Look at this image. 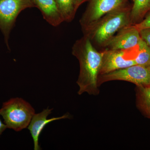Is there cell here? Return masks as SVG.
<instances>
[{
  "instance_id": "cell-11",
  "label": "cell",
  "mask_w": 150,
  "mask_h": 150,
  "mask_svg": "<svg viewBox=\"0 0 150 150\" xmlns=\"http://www.w3.org/2000/svg\"><path fill=\"white\" fill-rule=\"evenodd\" d=\"M130 13L131 25L139 23L150 11V0H133Z\"/></svg>"
},
{
  "instance_id": "cell-14",
  "label": "cell",
  "mask_w": 150,
  "mask_h": 150,
  "mask_svg": "<svg viewBox=\"0 0 150 150\" xmlns=\"http://www.w3.org/2000/svg\"><path fill=\"white\" fill-rule=\"evenodd\" d=\"M134 60L136 65L150 69V48L142 39Z\"/></svg>"
},
{
  "instance_id": "cell-6",
  "label": "cell",
  "mask_w": 150,
  "mask_h": 150,
  "mask_svg": "<svg viewBox=\"0 0 150 150\" xmlns=\"http://www.w3.org/2000/svg\"><path fill=\"white\" fill-rule=\"evenodd\" d=\"M129 4V0H89L79 21L82 30L116 9Z\"/></svg>"
},
{
  "instance_id": "cell-20",
  "label": "cell",
  "mask_w": 150,
  "mask_h": 150,
  "mask_svg": "<svg viewBox=\"0 0 150 150\" xmlns=\"http://www.w3.org/2000/svg\"><path fill=\"white\" fill-rule=\"evenodd\" d=\"M131 1H133V0H131Z\"/></svg>"
},
{
  "instance_id": "cell-4",
  "label": "cell",
  "mask_w": 150,
  "mask_h": 150,
  "mask_svg": "<svg viewBox=\"0 0 150 150\" xmlns=\"http://www.w3.org/2000/svg\"><path fill=\"white\" fill-rule=\"evenodd\" d=\"M34 7L31 0H0V30L8 49L10 35L18 16L24 10Z\"/></svg>"
},
{
  "instance_id": "cell-1",
  "label": "cell",
  "mask_w": 150,
  "mask_h": 150,
  "mask_svg": "<svg viewBox=\"0 0 150 150\" xmlns=\"http://www.w3.org/2000/svg\"><path fill=\"white\" fill-rule=\"evenodd\" d=\"M72 53L79 63V74L76 82L79 86L78 94L87 93L90 95H97L99 93L98 79L103 51H98L88 38L83 35L75 42Z\"/></svg>"
},
{
  "instance_id": "cell-13",
  "label": "cell",
  "mask_w": 150,
  "mask_h": 150,
  "mask_svg": "<svg viewBox=\"0 0 150 150\" xmlns=\"http://www.w3.org/2000/svg\"><path fill=\"white\" fill-rule=\"evenodd\" d=\"M137 86L138 105L141 110L150 118V87L145 86Z\"/></svg>"
},
{
  "instance_id": "cell-18",
  "label": "cell",
  "mask_w": 150,
  "mask_h": 150,
  "mask_svg": "<svg viewBox=\"0 0 150 150\" xmlns=\"http://www.w3.org/2000/svg\"><path fill=\"white\" fill-rule=\"evenodd\" d=\"M76 2L77 4L78 7H79L83 3L86 1H88L89 0H76Z\"/></svg>"
},
{
  "instance_id": "cell-3",
  "label": "cell",
  "mask_w": 150,
  "mask_h": 150,
  "mask_svg": "<svg viewBox=\"0 0 150 150\" xmlns=\"http://www.w3.org/2000/svg\"><path fill=\"white\" fill-rule=\"evenodd\" d=\"M35 110L29 103L20 98H15L3 103L0 114L7 129L19 132L28 128Z\"/></svg>"
},
{
  "instance_id": "cell-2",
  "label": "cell",
  "mask_w": 150,
  "mask_h": 150,
  "mask_svg": "<svg viewBox=\"0 0 150 150\" xmlns=\"http://www.w3.org/2000/svg\"><path fill=\"white\" fill-rule=\"evenodd\" d=\"M130 4L110 12L96 22L82 30L83 35L90 39L97 49L102 51L115 34L123 28L131 25Z\"/></svg>"
},
{
  "instance_id": "cell-9",
  "label": "cell",
  "mask_w": 150,
  "mask_h": 150,
  "mask_svg": "<svg viewBox=\"0 0 150 150\" xmlns=\"http://www.w3.org/2000/svg\"><path fill=\"white\" fill-rule=\"evenodd\" d=\"M53 109L47 108L43 109L42 112L35 113L28 127L33 140L34 150H41L39 144V137L47 124L54 121L69 118V115L66 114L60 117H53L48 119V116L51 114Z\"/></svg>"
},
{
  "instance_id": "cell-8",
  "label": "cell",
  "mask_w": 150,
  "mask_h": 150,
  "mask_svg": "<svg viewBox=\"0 0 150 150\" xmlns=\"http://www.w3.org/2000/svg\"><path fill=\"white\" fill-rule=\"evenodd\" d=\"M142 40L139 30L135 25H131L118 31L109 41L105 49L132 50L138 47Z\"/></svg>"
},
{
  "instance_id": "cell-10",
  "label": "cell",
  "mask_w": 150,
  "mask_h": 150,
  "mask_svg": "<svg viewBox=\"0 0 150 150\" xmlns=\"http://www.w3.org/2000/svg\"><path fill=\"white\" fill-rule=\"evenodd\" d=\"M35 7L40 10L43 18L49 24L57 27L64 22L55 0H31Z\"/></svg>"
},
{
  "instance_id": "cell-5",
  "label": "cell",
  "mask_w": 150,
  "mask_h": 150,
  "mask_svg": "<svg viewBox=\"0 0 150 150\" xmlns=\"http://www.w3.org/2000/svg\"><path fill=\"white\" fill-rule=\"evenodd\" d=\"M123 81L137 86H149L150 85V69L138 65L115 70L98 76V85L111 81Z\"/></svg>"
},
{
  "instance_id": "cell-7",
  "label": "cell",
  "mask_w": 150,
  "mask_h": 150,
  "mask_svg": "<svg viewBox=\"0 0 150 150\" xmlns=\"http://www.w3.org/2000/svg\"><path fill=\"white\" fill-rule=\"evenodd\" d=\"M129 50H103L99 76L136 65L134 60L136 55L129 56L128 54Z\"/></svg>"
},
{
  "instance_id": "cell-17",
  "label": "cell",
  "mask_w": 150,
  "mask_h": 150,
  "mask_svg": "<svg viewBox=\"0 0 150 150\" xmlns=\"http://www.w3.org/2000/svg\"><path fill=\"white\" fill-rule=\"evenodd\" d=\"M0 115H1V114H0ZM6 129H7V127L6 124L4 123H3L2 121H1V119H0V137L3 134V132L5 131Z\"/></svg>"
},
{
  "instance_id": "cell-12",
  "label": "cell",
  "mask_w": 150,
  "mask_h": 150,
  "mask_svg": "<svg viewBox=\"0 0 150 150\" xmlns=\"http://www.w3.org/2000/svg\"><path fill=\"white\" fill-rule=\"evenodd\" d=\"M64 21L70 22L74 18L79 7L76 0H55Z\"/></svg>"
},
{
  "instance_id": "cell-16",
  "label": "cell",
  "mask_w": 150,
  "mask_h": 150,
  "mask_svg": "<svg viewBox=\"0 0 150 150\" xmlns=\"http://www.w3.org/2000/svg\"><path fill=\"white\" fill-rule=\"evenodd\" d=\"M139 31L141 38L150 48V28L141 30Z\"/></svg>"
},
{
  "instance_id": "cell-15",
  "label": "cell",
  "mask_w": 150,
  "mask_h": 150,
  "mask_svg": "<svg viewBox=\"0 0 150 150\" xmlns=\"http://www.w3.org/2000/svg\"><path fill=\"white\" fill-rule=\"evenodd\" d=\"M135 26L139 29H145V28H150V11L146 15L144 18L139 23L134 25Z\"/></svg>"
},
{
  "instance_id": "cell-19",
  "label": "cell",
  "mask_w": 150,
  "mask_h": 150,
  "mask_svg": "<svg viewBox=\"0 0 150 150\" xmlns=\"http://www.w3.org/2000/svg\"><path fill=\"white\" fill-rule=\"evenodd\" d=\"M149 87H150V85L149 86Z\"/></svg>"
}]
</instances>
